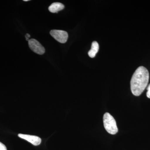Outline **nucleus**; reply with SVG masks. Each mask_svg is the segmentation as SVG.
I'll return each mask as SVG.
<instances>
[{"label": "nucleus", "mask_w": 150, "mask_h": 150, "mask_svg": "<svg viewBox=\"0 0 150 150\" xmlns=\"http://www.w3.org/2000/svg\"><path fill=\"white\" fill-rule=\"evenodd\" d=\"M64 8V6L61 3L55 2L53 3L49 6L48 10L51 13H56L59 11L62 10Z\"/></svg>", "instance_id": "obj_6"}, {"label": "nucleus", "mask_w": 150, "mask_h": 150, "mask_svg": "<svg viewBox=\"0 0 150 150\" xmlns=\"http://www.w3.org/2000/svg\"><path fill=\"white\" fill-rule=\"evenodd\" d=\"M50 33L51 36L59 43H66L68 40V33L64 30H53L50 31Z\"/></svg>", "instance_id": "obj_3"}, {"label": "nucleus", "mask_w": 150, "mask_h": 150, "mask_svg": "<svg viewBox=\"0 0 150 150\" xmlns=\"http://www.w3.org/2000/svg\"><path fill=\"white\" fill-rule=\"evenodd\" d=\"M23 1H29V0H23Z\"/></svg>", "instance_id": "obj_11"}, {"label": "nucleus", "mask_w": 150, "mask_h": 150, "mask_svg": "<svg viewBox=\"0 0 150 150\" xmlns=\"http://www.w3.org/2000/svg\"><path fill=\"white\" fill-rule=\"evenodd\" d=\"M18 137L31 143L34 146H38L41 142V139L39 137L27 134H19Z\"/></svg>", "instance_id": "obj_5"}, {"label": "nucleus", "mask_w": 150, "mask_h": 150, "mask_svg": "<svg viewBox=\"0 0 150 150\" xmlns=\"http://www.w3.org/2000/svg\"><path fill=\"white\" fill-rule=\"evenodd\" d=\"M0 150H7L5 145L0 142Z\"/></svg>", "instance_id": "obj_8"}, {"label": "nucleus", "mask_w": 150, "mask_h": 150, "mask_svg": "<svg viewBox=\"0 0 150 150\" xmlns=\"http://www.w3.org/2000/svg\"><path fill=\"white\" fill-rule=\"evenodd\" d=\"M29 48L34 53L43 55L45 52V48L38 40L35 39H30L28 41Z\"/></svg>", "instance_id": "obj_4"}, {"label": "nucleus", "mask_w": 150, "mask_h": 150, "mask_svg": "<svg viewBox=\"0 0 150 150\" xmlns=\"http://www.w3.org/2000/svg\"><path fill=\"white\" fill-rule=\"evenodd\" d=\"M99 46L98 43L96 41H93L92 43L91 49L88 51V56L91 58L95 57L97 53L99 50Z\"/></svg>", "instance_id": "obj_7"}, {"label": "nucleus", "mask_w": 150, "mask_h": 150, "mask_svg": "<svg viewBox=\"0 0 150 150\" xmlns=\"http://www.w3.org/2000/svg\"><path fill=\"white\" fill-rule=\"evenodd\" d=\"M147 92L146 93V96L148 98H150V83L149 86H148L147 88Z\"/></svg>", "instance_id": "obj_9"}, {"label": "nucleus", "mask_w": 150, "mask_h": 150, "mask_svg": "<svg viewBox=\"0 0 150 150\" xmlns=\"http://www.w3.org/2000/svg\"><path fill=\"white\" fill-rule=\"evenodd\" d=\"M105 129L109 134L115 135L118 131L116 121L114 118L108 112H105L103 117Z\"/></svg>", "instance_id": "obj_2"}, {"label": "nucleus", "mask_w": 150, "mask_h": 150, "mask_svg": "<svg viewBox=\"0 0 150 150\" xmlns=\"http://www.w3.org/2000/svg\"><path fill=\"white\" fill-rule=\"evenodd\" d=\"M149 79V71L142 66L136 70L131 81V89L133 94L139 96L144 91L148 85Z\"/></svg>", "instance_id": "obj_1"}, {"label": "nucleus", "mask_w": 150, "mask_h": 150, "mask_svg": "<svg viewBox=\"0 0 150 150\" xmlns=\"http://www.w3.org/2000/svg\"><path fill=\"white\" fill-rule=\"evenodd\" d=\"M30 35H29V34H28V33H27V34H26L25 35V38H26V40H27V41H29V38H30Z\"/></svg>", "instance_id": "obj_10"}]
</instances>
